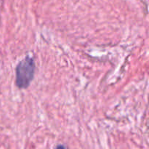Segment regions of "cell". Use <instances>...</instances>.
<instances>
[{
  "label": "cell",
  "mask_w": 149,
  "mask_h": 149,
  "mask_svg": "<svg viewBox=\"0 0 149 149\" xmlns=\"http://www.w3.org/2000/svg\"><path fill=\"white\" fill-rule=\"evenodd\" d=\"M35 62L27 56L20 61L16 68V85L20 89L27 88L33 80L35 72Z\"/></svg>",
  "instance_id": "cell-1"
},
{
  "label": "cell",
  "mask_w": 149,
  "mask_h": 149,
  "mask_svg": "<svg viewBox=\"0 0 149 149\" xmlns=\"http://www.w3.org/2000/svg\"><path fill=\"white\" fill-rule=\"evenodd\" d=\"M57 148H65V146H58Z\"/></svg>",
  "instance_id": "cell-2"
}]
</instances>
